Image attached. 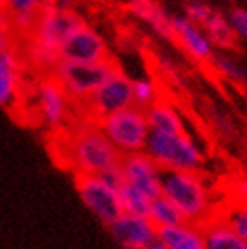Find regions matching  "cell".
Instances as JSON below:
<instances>
[{"label":"cell","mask_w":247,"mask_h":249,"mask_svg":"<svg viewBox=\"0 0 247 249\" xmlns=\"http://www.w3.org/2000/svg\"><path fill=\"white\" fill-rule=\"evenodd\" d=\"M63 164L75 174H104L120 164V152L106 138L95 120L79 122L63 136Z\"/></svg>","instance_id":"cell-1"},{"label":"cell","mask_w":247,"mask_h":249,"mask_svg":"<svg viewBox=\"0 0 247 249\" xmlns=\"http://www.w3.org/2000/svg\"><path fill=\"white\" fill-rule=\"evenodd\" d=\"M81 22V17L73 8H61L45 2L33 31L27 36V61L41 71L51 73L61 61L59 49L67 35Z\"/></svg>","instance_id":"cell-2"},{"label":"cell","mask_w":247,"mask_h":249,"mask_svg":"<svg viewBox=\"0 0 247 249\" xmlns=\"http://www.w3.org/2000/svg\"><path fill=\"white\" fill-rule=\"evenodd\" d=\"M162 195L175 203L189 223L203 225L219 211L213 182L201 170H164Z\"/></svg>","instance_id":"cell-3"},{"label":"cell","mask_w":247,"mask_h":249,"mask_svg":"<svg viewBox=\"0 0 247 249\" xmlns=\"http://www.w3.org/2000/svg\"><path fill=\"white\" fill-rule=\"evenodd\" d=\"M146 152L162 170H203L205 166L203 148L187 130L176 134L150 132Z\"/></svg>","instance_id":"cell-4"},{"label":"cell","mask_w":247,"mask_h":249,"mask_svg":"<svg viewBox=\"0 0 247 249\" xmlns=\"http://www.w3.org/2000/svg\"><path fill=\"white\" fill-rule=\"evenodd\" d=\"M97 126L106 134V138L114 144L120 156L146 150L148 138H150V124L146 118V109L138 106L114 111V114L97 120Z\"/></svg>","instance_id":"cell-5"},{"label":"cell","mask_w":247,"mask_h":249,"mask_svg":"<svg viewBox=\"0 0 247 249\" xmlns=\"http://www.w3.org/2000/svg\"><path fill=\"white\" fill-rule=\"evenodd\" d=\"M75 191L83 207L106 227L124 213L120 186L109 182L104 174H75Z\"/></svg>","instance_id":"cell-6"},{"label":"cell","mask_w":247,"mask_h":249,"mask_svg":"<svg viewBox=\"0 0 247 249\" xmlns=\"http://www.w3.org/2000/svg\"><path fill=\"white\" fill-rule=\"evenodd\" d=\"M114 67L116 63L112 59L100 61V63H75V61L61 59L51 71V75L63 85V89L69 93L73 102L83 104Z\"/></svg>","instance_id":"cell-7"},{"label":"cell","mask_w":247,"mask_h":249,"mask_svg":"<svg viewBox=\"0 0 247 249\" xmlns=\"http://www.w3.org/2000/svg\"><path fill=\"white\" fill-rule=\"evenodd\" d=\"M134 79L124 73L118 65L109 71V75L97 85V89L85 99L83 106L89 120H102L114 111L134 106Z\"/></svg>","instance_id":"cell-8"},{"label":"cell","mask_w":247,"mask_h":249,"mask_svg":"<svg viewBox=\"0 0 247 249\" xmlns=\"http://www.w3.org/2000/svg\"><path fill=\"white\" fill-rule=\"evenodd\" d=\"M73 99L53 75L41 77L33 87V107L47 130H63L71 120Z\"/></svg>","instance_id":"cell-9"},{"label":"cell","mask_w":247,"mask_h":249,"mask_svg":"<svg viewBox=\"0 0 247 249\" xmlns=\"http://www.w3.org/2000/svg\"><path fill=\"white\" fill-rule=\"evenodd\" d=\"M59 57L63 61H75V63H100V61L112 59L104 35L83 20L67 35L59 49Z\"/></svg>","instance_id":"cell-10"},{"label":"cell","mask_w":247,"mask_h":249,"mask_svg":"<svg viewBox=\"0 0 247 249\" xmlns=\"http://www.w3.org/2000/svg\"><path fill=\"white\" fill-rule=\"evenodd\" d=\"M184 15L207 33V36L211 39L215 49H219V51H231V49H235L237 36L233 33L231 22L225 12L213 8L205 0H191L187 8H184Z\"/></svg>","instance_id":"cell-11"},{"label":"cell","mask_w":247,"mask_h":249,"mask_svg":"<svg viewBox=\"0 0 247 249\" xmlns=\"http://www.w3.org/2000/svg\"><path fill=\"white\" fill-rule=\"evenodd\" d=\"M120 168H122L124 182L136 186V189L142 191L150 198H156L158 195H162L164 170L160 168V164L146 150L122 156Z\"/></svg>","instance_id":"cell-12"},{"label":"cell","mask_w":247,"mask_h":249,"mask_svg":"<svg viewBox=\"0 0 247 249\" xmlns=\"http://www.w3.org/2000/svg\"><path fill=\"white\" fill-rule=\"evenodd\" d=\"M107 231L122 249H144L158 239V229L154 223L148 217L132 213H122L116 217L107 225Z\"/></svg>","instance_id":"cell-13"},{"label":"cell","mask_w":247,"mask_h":249,"mask_svg":"<svg viewBox=\"0 0 247 249\" xmlns=\"http://www.w3.org/2000/svg\"><path fill=\"white\" fill-rule=\"evenodd\" d=\"M24 93V63L15 49L0 51V109H15Z\"/></svg>","instance_id":"cell-14"},{"label":"cell","mask_w":247,"mask_h":249,"mask_svg":"<svg viewBox=\"0 0 247 249\" xmlns=\"http://www.w3.org/2000/svg\"><path fill=\"white\" fill-rule=\"evenodd\" d=\"M172 29H175V41L191 59L199 61V63H209L213 59L215 45L207 36V33L187 15H172Z\"/></svg>","instance_id":"cell-15"},{"label":"cell","mask_w":247,"mask_h":249,"mask_svg":"<svg viewBox=\"0 0 247 249\" xmlns=\"http://www.w3.org/2000/svg\"><path fill=\"white\" fill-rule=\"evenodd\" d=\"M126 6L136 18H140L162 41H175L172 17L166 15L156 0H126Z\"/></svg>","instance_id":"cell-16"},{"label":"cell","mask_w":247,"mask_h":249,"mask_svg":"<svg viewBox=\"0 0 247 249\" xmlns=\"http://www.w3.org/2000/svg\"><path fill=\"white\" fill-rule=\"evenodd\" d=\"M15 35L29 36L47 0H0Z\"/></svg>","instance_id":"cell-17"},{"label":"cell","mask_w":247,"mask_h":249,"mask_svg":"<svg viewBox=\"0 0 247 249\" xmlns=\"http://www.w3.org/2000/svg\"><path fill=\"white\" fill-rule=\"evenodd\" d=\"M158 239L170 249H207L203 225L182 221L178 225L158 229Z\"/></svg>","instance_id":"cell-18"},{"label":"cell","mask_w":247,"mask_h":249,"mask_svg":"<svg viewBox=\"0 0 247 249\" xmlns=\"http://www.w3.org/2000/svg\"><path fill=\"white\" fill-rule=\"evenodd\" d=\"M207 249H247V239L233 231L219 213L203 223Z\"/></svg>","instance_id":"cell-19"},{"label":"cell","mask_w":247,"mask_h":249,"mask_svg":"<svg viewBox=\"0 0 247 249\" xmlns=\"http://www.w3.org/2000/svg\"><path fill=\"white\" fill-rule=\"evenodd\" d=\"M146 118H148V124H150V132L176 134L187 130L182 122V114L176 109L175 104H170L164 97L156 99L150 107H146Z\"/></svg>","instance_id":"cell-20"},{"label":"cell","mask_w":247,"mask_h":249,"mask_svg":"<svg viewBox=\"0 0 247 249\" xmlns=\"http://www.w3.org/2000/svg\"><path fill=\"white\" fill-rule=\"evenodd\" d=\"M148 219H150L156 229H162V227H170V225H178L182 223V215L180 211L175 207V203L166 198L164 195H158L156 198H152L150 203V211H148Z\"/></svg>","instance_id":"cell-21"},{"label":"cell","mask_w":247,"mask_h":249,"mask_svg":"<svg viewBox=\"0 0 247 249\" xmlns=\"http://www.w3.org/2000/svg\"><path fill=\"white\" fill-rule=\"evenodd\" d=\"M213 67V71L219 77H223L231 83H245L247 81V71L245 67L239 63L237 59H233L231 55H227V51L223 53H215L213 59L209 61Z\"/></svg>","instance_id":"cell-22"},{"label":"cell","mask_w":247,"mask_h":249,"mask_svg":"<svg viewBox=\"0 0 247 249\" xmlns=\"http://www.w3.org/2000/svg\"><path fill=\"white\" fill-rule=\"evenodd\" d=\"M120 201H122V211H124V213L148 217V211H150L152 198L148 196V195H144L142 191H138L136 186L124 182L120 186Z\"/></svg>","instance_id":"cell-23"},{"label":"cell","mask_w":247,"mask_h":249,"mask_svg":"<svg viewBox=\"0 0 247 249\" xmlns=\"http://www.w3.org/2000/svg\"><path fill=\"white\" fill-rule=\"evenodd\" d=\"M134 106L138 107H150L156 99L162 97V93H160V85L154 77L150 75H144V77H136L134 83Z\"/></svg>","instance_id":"cell-24"},{"label":"cell","mask_w":247,"mask_h":249,"mask_svg":"<svg viewBox=\"0 0 247 249\" xmlns=\"http://www.w3.org/2000/svg\"><path fill=\"white\" fill-rule=\"evenodd\" d=\"M217 213L225 219V223L233 231H237L243 239H247V205L231 201L223 207H219Z\"/></svg>","instance_id":"cell-25"},{"label":"cell","mask_w":247,"mask_h":249,"mask_svg":"<svg viewBox=\"0 0 247 249\" xmlns=\"http://www.w3.org/2000/svg\"><path fill=\"white\" fill-rule=\"evenodd\" d=\"M227 18L231 22V29H233V33H235L237 41H245L247 43V8L233 6L227 12Z\"/></svg>","instance_id":"cell-26"},{"label":"cell","mask_w":247,"mask_h":249,"mask_svg":"<svg viewBox=\"0 0 247 249\" xmlns=\"http://www.w3.org/2000/svg\"><path fill=\"white\" fill-rule=\"evenodd\" d=\"M156 67H158V71L162 73V75H164L168 81L180 83V71H178V67L175 65V61H172L170 57H166V55H156Z\"/></svg>","instance_id":"cell-27"},{"label":"cell","mask_w":247,"mask_h":249,"mask_svg":"<svg viewBox=\"0 0 247 249\" xmlns=\"http://www.w3.org/2000/svg\"><path fill=\"white\" fill-rule=\"evenodd\" d=\"M231 189V198L235 203L247 205V174H239V177H233L229 182Z\"/></svg>","instance_id":"cell-28"},{"label":"cell","mask_w":247,"mask_h":249,"mask_svg":"<svg viewBox=\"0 0 247 249\" xmlns=\"http://www.w3.org/2000/svg\"><path fill=\"white\" fill-rule=\"evenodd\" d=\"M15 45V31L10 27V20L6 15H0V51L12 49Z\"/></svg>","instance_id":"cell-29"},{"label":"cell","mask_w":247,"mask_h":249,"mask_svg":"<svg viewBox=\"0 0 247 249\" xmlns=\"http://www.w3.org/2000/svg\"><path fill=\"white\" fill-rule=\"evenodd\" d=\"M211 120H213V124H215V126L221 130V132H231L233 130V126H231V122L229 120H225V116H221L219 114V111H211ZM233 132H235V130H233Z\"/></svg>","instance_id":"cell-30"},{"label":"cell","mask_w":247,"mask_h":249,"mask_svg":"<svg viewBox=\"0 0 247 249\" xmlns=\"http://www.w3.org/2000/svg\"><path fill=\"white\" fill-rule=\"evenodd\" d=\"M47 2H51L55 6H61V8H73L75 6V0H47Z\"/></svg>","instance_id":"cell-31"},{"label":"cell","mask_w":247,"mask_h":249,"mask_svg":"<svg viewBox=\"0 0 247 249\" xmlns=\"http://www.w3.org/2000/svg\"><path fill=\"white\" fill-rule=\"evenodd\" d=\"M144 249H170V247H168V245H164V243L160 241V239H156L154 243H150V245L144 247Z\"/></svg>","instance_id":"cell-32"}]
</instances>
